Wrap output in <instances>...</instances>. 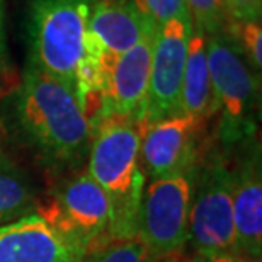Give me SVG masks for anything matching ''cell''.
Here are the masks:
<instances>
[{
  "instance_id": "6da1fadb",
  "label": "cell",
  "mask_w": 262,
  "mask_h": 262,
  "mask_svg": "<svg viewBox=\"0 0 262 262\" xmlns=\"http://www.w3.org/2000/svg\"><path fill=\"white\" fill-rule=\"evenodd\" d=\"M14 116L28 143L50 164L75 165L89 154L92 123L77 92L34 65L24 72Z\"/></svg>"
},
{
  "instance_id": "7a4b0ae2",
  "label": "cell",
  "mask_w": 262,
  "mask_h": 262,
  "mask_svg": "<svg viewBox=\"0 0 262 262\" xmlns=\"http://www.w3.org/2000/svg\"><path fill=\"white\" fill-rule=\"evenodd\" d=\"M85 172L111 203V242L136 237L146 186L140 162V121L107 114L94 123Z\"/></svg>"
},
{
  "instance_id": "3957f363",
  "label": "cell",
  "mask_w": 262,
  "mask_h": 262,
  "mask_svg": "<svg viewBox=\"0 0 262 262\" xmlns=\"http://www.w3.org/2000/svg\"><path fill=\"white\" fill-rule=\"evenodd\" d=\"M91 0H33L28 17L29 65L77 92L85 55Z\"/></svg>"
},
{
  "instance_id": "277c9868",
  "label": "cell",
  "mask_w": 262,
  "mask_h": 262,
  "mask_svg": "<svg viewBox=\"0 0 262 262\" xmlns=\"http://www.w3.org/2000/svg\"><path fill=\"white\" fill-rule=\"evenodd\" d=\"M206 53L218 113H222L220 138L225 146H233L255 129L257 80L227 28L206 34Z\"/></svg>"
},
{
  "instance_id": "5b68a950",
  "label": "cell",
  "mask_w": 262,
  "mask_h": 262,
  "mask_svg": "<svg viewBox=\"0 0 262 262\" xmlns=\"http://www.w3.org/2000/svg\"><path fill=\"white\" fill-rule=\"evenodd\" d=\"M196 170L159 177L145 186L136 237L157 260L176 255L187 242Z\"/></svg>"
},
{
  "instance_id": "8992f818",
  "label": "cell",
  "mask_w": 262,
  "mask_h": 262,
  "mask_svg": "<svg viewBox=\"0 0 262 262\" xmlns=\"http://www.w3.org/2000/svg\"><path fill=\"white\" fill-rule=\"evenodd\" d=\"M187 240L198 254L235 249L233 176L220 155H209L198 165L192 186Z\"/></svg>"
},
{
  "instance_id": "52a82bcc",
  "label": "cell",
  "mask_w": 262,
  "mask_h": 262,
  "mask_svg": "<svg viewBox=\"0 0 262 262\" xmlns=\"http://www.w3.org/2000/svg\"><path fill=\"white\" fill-rule=\"evenodd\" d=\"M38 214L70 238L83 254L111 244V203L87 172L68 181L55 201Z\"/></svg>"
},
{
  "instance_id": "ba28073f",
  "label": "cell",
  "mask_w": 262,
  "mask_h": 262,
  "mask_svg": "<svg viewBox=\"0 0 262 262\" xmlns=\"http://www.w3.org/2000/svg\"><path fill=\"white\" fill-rule=\"evenodd\" d=\"M206 121L189 114L140 123V162L150 181L198 167Z\"/></svg>"
},
{
  "instance_id": "9c48e42d",
  "label": "cell",
  "mask_w": 262,
  "mask_h": 262,
  "mask_svg": "<svg viewBox=\"0 0 262 262\" xmlns=\"http://www.w3.org/2000/svg\"><path fill=\"white\" fill-rule=\"evenodd\" d=\"M192 26L194 20L170 19L159 28L151 56L148 92L140 123H154L181 114L182 75Z\"/></svg>"
},
{
  "instance_id": "30bf717a",
  "label": "cell",
  "mask_w": 262,
  "mask_h": 262,
  "mask_svg": "<svg viewBox=\"0 0 262 262\" xmlns=\"http://www.w3.org/2000/svg\"><path fill=\"white\" fill-rule=\"evenodd\" d=\"M157 33L159 26L154 24L146 29L133 48L124 51L113 61L102 94V116L118 114L140 121L148 92Z\"/></svg>"
},
{
  "instance_id": "8fae6325",
  "label": "cell",
  "mask_w": 262,
  "mask_h": 262,
  "mask_svg": "<svg viewBox=\"0 0 262 262\" xmlns=\"http://www.w3.org/2000/svg\"><path fill=\"white\" fill-rule=\"evenodd\" d=\"M85 254L41 214L0 227V262H80Z\"/></svg>"
},
{
  "instance_id": "7c38bea8",
  "label": "cell",
  "mask_w": 262,
  "mask_h": 262,
  "mask_svg": "<svg viewBox=\"0 0 262 262\" xmlns=\"http://www.w3.org/2000/svg\"><path fill=\"white\" fill-rule=\"evenodd\" d=\"M154 24L140 12L135 0H91L87 31L113 60L133 48Z\"/></svg>"
},
{
  "instance_id": "4fadbf2b",
  "label": "cell",
  "mask_w": 262,
  "mask_h": 262,
  "mask_svg": "<svg viewBox=\"0 0 262 262\" xmlns=\"http://www.w3.org/2000/svg\"><path fill=\"white\" fill-rule=\"evenodd\" d=\"M235 249L250 257L262 254V177L259 155L232 170Z\"/></svg>"
},
{
  "instance_id": "5bb4252c",
  "label": "cell",
  "mask_w": 262,
  "mask_h": 262,
  "mask_svg": "<svg viewBox=\"0 0 262 262\" xmlns=\"http://www.w3.org/2000/svg\"><path fill=\"white\" fill-rule=\"evenodd\" d=\"M181 113L204 119V121H208L213 114L218 113V104L208 67L206 33L198 26H192L189 46H187V58L181 89Z\"/></svg>"
},
{
  "instance_id": "9a60e30c",
  "label": "cell",
  "mask_w": 262,
  "mask_h": 262,
  "mask_svg": "<svg viewBox=\"0 0 262 262\" xmlns=\"http://www.w3.org/2000/svg\"><path fill=\"white\" fill-rule=\"evenodd\" d=\"M33 204L29 181L7 157L0 155V227L24 216Z\"/></svg>"
},
{
  "instance_id": "2e32d148",
  "label": "cell",
  "mask_w": 262,
  "mask_h": 262,
  "mask_svg": "<svg viewBox=\"0 0 262 262\" xmlns=\"http://www.w3.org/2000/svg\"><path fill=\"white\" fill-rule=\"evenodd\" d=\"M227 31L238 45L250 68L260 72L262 67V29L260 23H238L228 19Z\"/></svg>"
},
{
  "instance_id": "e0dca14e",
  "label": "cell",
  "mask_w": 262,
  "mask_h": 262,
  "mask_svg": "<svg viewBox=\"0 0 262 262\" xmlns=\"http://www.w3.org/2000/svg\"><path fill=\"white\" fill-rule=\"evenodd\" d=\"M91 262H159L148 254L138 237L116 240L97 249Z\"/></svg>"
},
{
  "instance_id": "ac0fdd59",
  "label": "cell",
  "mask_w": 262,
  "mask_h": 262,
  "mask_svg": "<svg viewBox=\"0 0 262 262\" xmlns=\"http://www.w3.org/2000/svg\"><path fill=\"white\" fill-rule=\"evenodd\" d=\"M194 26L201 28L206 34L216 33L227 28L228 14L223 0H186Z\"/></svg>"
},
{
  "instance_id": "d6986e66",
  "label": "cell",
  "mask_w": 262,
  "mask_h": 262,
  "mask_svg": "<svg viewBox=\"0 0 262 262\" xmlns=\"http://www.w3.org/2000/svg\"><path fill=\"white\" fill-rule=\"evenodd\" d=\"M135 4L140 12L150 17L159 28L170 19L192 20L186 0H135Z\"/></svg>"
},
{
  "instance_id": "ffe728a7",
  "label": "cell",
  "mask_w": 262,
  "mask_h": 262,
  "mask_svg": "<svg viewBox=\"0 0 262 262\" xmlns=\"http://www.w3.org/2000/svg\"><path fill=\"white\" fill-rule=\"evenodd\" d=\"M228 19L238 23H260L262 0H223Z\"/></svg>"
},
{
  "instance_id": "44dd1931",
  "label": "cell",
  "mask_w": 262,
  "mask_h": 262,
  "mask_svg": "<svg viewBox=\"0 0 262 262\" xmlns=\"http://www.w3.org/2000/svg\"><path fill=\"white\" fill-rule=\"evenodd\" d=\"M194 262H260V257H250L237 250H227V252L198 254Z\"/></svg>"
},
{
  "instance_id": "7402d4cb",
  "label": "cell",
  "mask_w": 262,
  "mask_h": 262,
  "mask_svg": "<svg viewBox=\"0 0 262 262\" xmlns=\"http://www.w3.org/2000/svg\"><path fill=\"white\" fill-rule=\"evenodd\" d=\"M5 0H0V78L9 73V50L5 38Z\"/></svg>"
}]
</instances>
